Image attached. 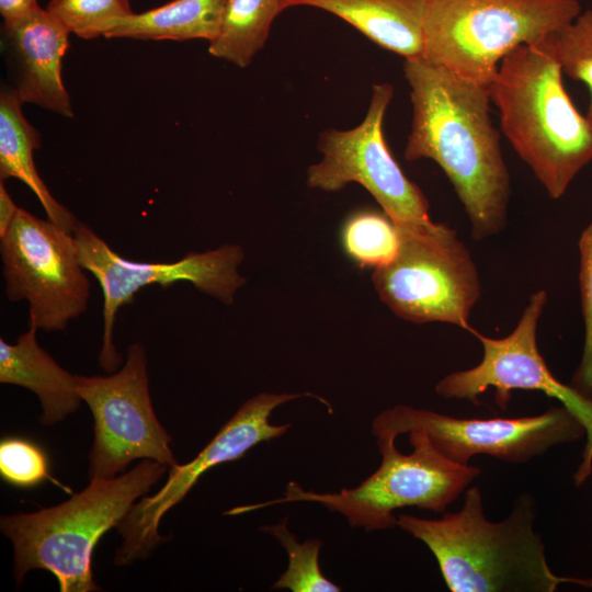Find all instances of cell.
I'll return each mask as SVG.
<instances>
[{"instance_id":"9c48e42d","label":"cell","mask_w":592,"mask_h":592,"mask_svg":"<svg viewBox=\"0 0 592 592\" xmlns=\"http://www.w3.org/2000/svg\"><path fill=\"white\" fill-rule=\"evenodd\" d=\"M0 253L5 294L27 301L29 327L61 331L86 311L90 283L72 232L20 207Z\"/></svg>"},{"instance_id":"7402d4cb","label":"cell","mask_w":592,"mask_h":592,"mask_svg":"<svg viewBox=\"0 0 592 592\" xmlns=\"http://www.w3.org/2000/svg\"><path fill=\"white\" fill-rule=\"evenodd\" d=\"M341 235L344 251L361 267L387 265L400 247L396 225L386 215L375 212L352 215L343 225Z\"/></svg>"},{"instance_id":"d4e9b609","label":"cell","mask_w":592,"mask_h":592,"mask_svg":"<svg viewBox=\"0 0 592 592\" xmlns=\"http://www.w3.org/2000/svg\"><path fill=\"white\" fill-rule=\"evenodd\" d=\"M0 474L4 481L20 488H31L52 480L49 463L44 451L32 441L7 437L0 443Z\"/></svg>"},{"instance_id":"e0dca14e","label":"cell","mask_w":592,"mask_h":592,"mask_svg":"<svg viewBox=\"0 0 592 592\" xmlns=\"http://www.w3.org/2000/svg\"><path fill=\"white\" fill-rule=\"evenodd\" d=\"M288 3L328 11L406 59L423 55L425 0H288Z\"/></svg>"},{"instance_id":"52a82bcc","label":"cell","mask_w":592,"mask_h":592,"mask_svg":"<svg viewBox=\"0 0 592 592\" xmlns=\"http://www.w3.org/2000/svg\"><path fill=\"white\" fill-rule=\"evenodd\" d=\"M400 247L372 280L379 298L413 323L444 322L469 331V316L481 296L476 264L456 230L441 223L398 228Z\"/></svg>"},{"instance_id":"7c38bea8","label":"cell","mask_w":592,"mask_h":592,"mask_svg":"<svg viewBox=\"0 0 592 592\" xmlns=\"http://www.w3.org/2000/svg\"><path fill=\"white\" fill-rule=\"evenodd\" d=\"M77 390L94 419L89 453V479L121 475L135 459L177 464L171 436L160 424L149 395L147 357L141 343H132L122 368L109 376L76 375Z\"/></svg>"},{"instance_id":"cb8c5ba5","label":"cell","mask_w":592,"mask_h":592,"mask_svg":"<svg viewBox=\"0 0 592 592\" xmlns=\"http://www.w3.org/2000/svg\"><path fill=\"white\" fill-rule=\"evenodd\" d=\"M69 33L83 39L104 36L133 14L128 0H50L46 8Z\"/></svg>"},{"instance_id":"7a4b0ae2","label":"cell","mask_w":592,"mask_h":592,"mask_svg":"<svg viewBox=\"0 0 592 592\" xmlns=\"http://www.w3.org/2000/svg\"><path fill=\"white\" fill-rule=\"evenodd\" d=\"M535 519V499L523 492L509 516L491 522L481 491L470 487L460 510L435 520L399 514L397 526L425 544L452 592H555L562 583L592 588V578L551 570Z\"/></svg>"},{"instance_id":"603a6c76","label":"cell","mask_w":592,"mask_h":592,"mask_svg":"<svg viewBox=\"0 0 592 592\" xmlns=\"http://www.w3.org/2000/svg\"><path fill=\"white\" fill-rule=\"evenodd\" d=\"M559 62L562 72L584 82L591 92L585 117L592 126V10L542 41Z\"/></svg>"},{"instance_id":"8fae6325","label":"cell","mask_w":592,"mask_h":592,"mask_svg":"<svg viewBox=\"0 0 592 592\" xmlns=\"http://www.w3.org/2000/svg\"><path fill=\"white\" fill-rule=\"evenodd\" d=\"M414 429H423L441 454L460 465H469L477 455L525 464L585 435L582 423L562 405L536 415L468 419L399 403L372 422L374 436L384 432L398 436Z\"/></svg>"},{"instance_id":"5b68a950","label":"cell","mask_w":592,"mask_h":592,"mask_svg":"<svg viewBox=\"0 0 592 592\" xmlns=\"http://www.w3.org/2000/svg\"><path fill=\"white\" fill-rule=\"evenodd\" d=\"M375 437L382 458L379 467L356 487L317 492L289 481L281 498L236 506L226 515L282 503L314 502L342 514L352 527L366 532L389 530L397 526L394 512L399 509L415 506L443 514L481 473L478 467L457 464L441 454L423 429L409 432L413 447L410 454L397 449V436L391 433Z\"/></svg>"},{"instance_id":"4fadbf2b","label":"cell","mask_w":592,"mask_h":592,"mask_svg":"<svg viewBox=\"0 0 592 592\" xmlns=\"http://www.w3.org/2000/svg\"><path fill=\"white\" fill-rule=\"evenodd\" d=\"M394 89L389 83L373 87L367 113L349 130L328 129L320 135V162L307 170V184L326 192L342 190L355 182L377 201L397 228L420 229L433 225L429 203L391 156L383 133V122Z\"/></svg>"},{"instance_id":"ac0fdd59","label":"cell","mask_w":592,"mask_h":592,"mask_svg":"<svg viewBox=\"0 0 592 592\" xmlns=\"http://www.w3.org/2000/svg\"><path fill=\"white\" fill-rule=\"evenodd\" d=\"M22 104L11 87L1 88L0 180L14 178L26 184L41 202L47 219L73 232L79 221L52 195L36 170L33 152L41 147V135L23 115Z\"/></svg>"},{"instance_id":"d6986e66","label":"cell","mask_w":592,"mask_h":592,"mask_svg":"<svg viewBox=\"0 0 592 592\" xmlns=\"http://www.w3.org/2000/svg\"><path fill=\"white\" fill-rule=\"evenodd\" d=\"M228 0H172L124 18L106 38L213 42L219 34Z\"/></svg>"},{"instance_id":"277c9868","label":"cell","mask_w":592,"mask_h":592,"mask_svg":"<svg viewBox=\"0 0 592 592\" xmlns=\"http://www.w3.org/2000/svg\"><path fill=\"white\" fill-rule=\"evenodd\" d=\"M167 467L144 459L125 474L90 480L86 489L56 506L2 516L0 530L13 545L18 584L30 570L43 569L56 577L60 592L99 591L91 566L95 545L117 527Z\"/></svg>"},{"instance_id":"4316f807","label":"cell","mask_w":592,"mask_h":592,"mask_svg":"<svg viewBox=\"0 0 592 592\" xmlns=\"http://www.w3.org/2000/svg\"><path fill=\"white\" fill-rule=\"evenodd\" d=\"M19 208L8 193L4 181L0 180V239L8 234Z\"/></svg>"},{"instance_id":"ffe728a7","label":"cell","mask_w":592,"mask_h":592,"mask_svg":"<svg viewBox=\"0 0 592 592\" xmlns=\"http://www.w3.org/2000/svg\"><path fill=\"white\" fill-rule=\"evenodd\" d=\"M289 8L288 0H228L218 36L208 53L247 67L264 46L274 19Z\"/></svg>"},{"instance_id":"6da1fadb","label":"cell","mask_w":592,"mask_h":592,"mask_svg":"<svg viewBox=\"0 0 592 592\" xmlns=\"http://www.w3.org/2000/svg\"><path fill=\"white\" fill-rule=\"evenodd\" d=\"M403 71L413 107L406 160L426 158L442 168L475 240L499 234L506 224L511 187L488 88L423 56L407 58Z\"/></svg>"},{"instance_id":"3957f363","label":"cell","mask_w":592,"mask_h":592,"mask_svg":"<svg viewBox=\"0 0 592 592\" xmlns=\"http://www.w3.org/2000/svg\"><path fill=\"white\" fill-rule=\"evenodd\" d=\"M562 73L539 42L509 53L488 86L503 134L554 200L592 160V126L574 107Z\"/></svg>"},{"instance_id":"ba28073f","label":"cell","mask_w":592,"mask_h":592,"mask_svg":"<svg viewBox=\"0 0 592 592\" xmlns=\"http://www.w3.org/2000/svg\"><path fill=\"white\" fill-rule=\"evenodd\" d=\"M547 299L545 289L532 294L516 327L506 337H486L471 327L468 332L479 340L483 350L480 363L446 375L436 384L435 391L446 399L480 405L479 396L492 387L494 402L502 410L508 409L514 389L537 390L557 399L585 430L581 463L573 475L574 485L579 487L592 474V399L558 380L539 353L537 327Z\"/></svg>"},{"instance_id":"44dd1931","label":"cell","mask_w":592,"mask_h":592,"mask_svg":"<svg viewBox=\"0 0 592 592\" xmlns=\"http://www.w3.org/2000/svg\"><path fill=\"white\" fill-rule=\"evenodd\" d=\"M288 517L280 523L262 526L260 530L274 537L285 549L288 557L286 570L280 574L272 589L292 592H339L341 587L329 580L321 571L319 554L320 539L298 542L287 527Z\"/></svg>"},{"instance_id":"5bb4252c","label":"cell","mask_w":592,"mask_h":592,"mask_svg":"<svg viewBox=\"0 0 592 592\" xmlns=\"http://www.w3.org/2000/svg\"><path fill=\"white\" fill-rule=\"evenodd\" d=\"M306 396L318 399L331 409L323 398L310 392H261L243 402L195 458L183 465L171 466L163 487L133 505L117 525L123 543L115 554L114 563L126 566L146 559L164 542V537L158 533L161 519L182 501L201 476L215 466L243 457L262 442L284 435L292 423H271L273 411Z\"/></svg>"},{"instance_id":"83f0119b","label":"cell","mask_w":592,"mask_h":592,"mask_svg":"<svg viewBox=\"0 0 592 592\" xmlns=\"http://www.w3.org/2000/svg\"><path fill=\"white\" fill-rule=\"evenodd\" d=\"M38 5L37 0H0V14L3 22L13 21Z\"/></svg>"},{"instance_id":"9a60e30c","label":"cell","mask_w":592,"mask_h":592,"mask_svg":"<svg viewBox=\"0 0 592 592\" xmlns=\"http://www.w3.org/2000/svg\"><path fill=\"white\" fill-rule=\"evenodd\" d=\"M2 49L13 78L11 87L22 103L71 118L70 96L61 80L69 31L47 9L2 23Z\"/></svg>"},{"instance_id":"30bf717a","label":"cell","mask_w":592,"mask_h":592,"mask_svg":"<svg viewBox=\"0 0 592 592\" xmlns=\"http://www.w3.org/2000/svg\"><path fill=\"white\" fill-rule=\"evenodd\" d=\"M78 258L84 270L99 281L103 294V335L99 354L101 367L113 373L122 363L113 343L117 311L134 300L143 287H163L186 281L226 305L234 303L236 292L246 283L238 273L244 254L239 244H221L215 250L189 252L169 263L135 262L122 258L89 226L78 223L73 232Z\"/></svg>"},{"instance_id":"484cf974","label":"cell","mask_w":592,"mask_h":592,"mask_svg":"<svg viewBox=\"0 0 592 592\" xmlns=\"http://www.w3.org/2000/svg\"><path fill=\"white\" fill-rule=\"evenodd\" d=\"M579 284L584 319V344L581 361L573 373L571 386L592 399V221L579 240Z\"/></svg>"},{"instance_id":"8992f818","label":"cell","mask_w":592,"mask_h":592,"mask_svg":"<svg viewBox=\"0 0 592 592\" xmlns=\"http://www.w3.org/2000/svg\"><path fill=\"white\" fill-rule=\"evenodd\" d=\"M579 0H425L423 57L487 87L501 60L572 22Z\"/></svg>"},{"instance_id":"2e32d148","label":"cell","mask_w":592,"mask_h":592,"mask_svg":"<svg viewBox=\"0 0 592 592\" xmlns=\"http://www.w3.org/2000/svg\"><path fill=\"white\" fill-rule=\"evenodd\" d=\"M37 329L29 327L14 344L0 339V383L33 391L43 412L39 422L52 425L62 421L80 406L76 375L62 368L36 340Z\"/></svg>"}]
</instances>
